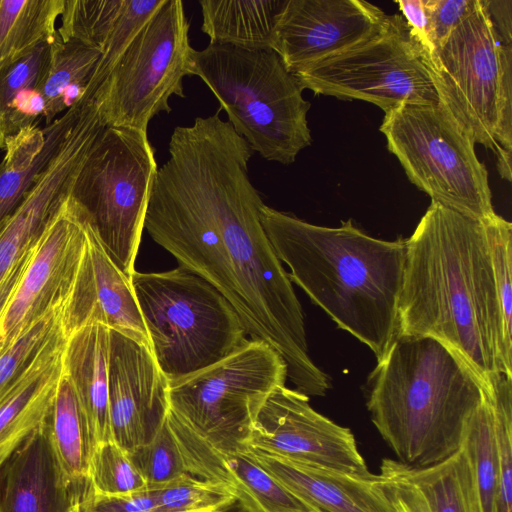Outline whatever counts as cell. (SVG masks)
<instances>
[{"instance_id": "obj_1", "label": "cell", "mask_w": 512, "mask_h": 512, "mask_svg": "<svg viewBox=\"0 0 512 512\" xmlns=\"http://www.w3.org/2000/svg\"><path fill=\"white\" fill-rule=\"evenodd\" d=\"M219 112L173 130L144 229L230 303L251 340L282 357L296 390L324 396L329 377L309 357L300 302L261 222L253 151Z\"/></svg>"}, {"instance_id": "obj_2", "label": "cell", "mask_w": 512, "mask_h": 512, "mask_svg": "<svg viewBox=\"0 0 512 512\" xmlns=\"http://www.w3.org/2000/svg\"><path fill=\"white\" fill-rule=\"evenodd\" d=\"M397 335L444 343L490 397L501 374L512 376L483 221L431 202L406 239Z\"/></svg>"}, {"instance_id": "obj_3", "label": "cell", "mask_w": 512, "mask_h": 512, "mask_svg": "<svg viewBox=\"0 0 512 512\" xmlns=\"http://www.w3.org/2000/svg\"><path fill=\"white\" fill-rule=\"evenodd\" d=\"M261 222L291 282L380 361L397 334L406 240L371 237L351 219L310 224L265 204Z\"/></svg>"}, {"instance_id": "obj_4", "label": "cell", "mask_w": 512, "mask_h": 512, "mask_svg": "<svg viewBox=\"0 0 512 512\" xmlns=\"http://www.w3.org/2000/svg\"><path fill=\"white\" fill-rule=\"evenodd\" d=\"M367 408L397 461L442 462L462 446L485 390L451 348L428 336L397 335L368 378Z\"/></svg>"}, {"instance_id": "obj_5", "label": "cell", "mask_w": 512, "mask_h": 512, "mask_svg": "<svg viewBox=\"0 0 512 512\" xmlns=\"http://www.w3.org/2000/svg\"><path fill=\"white\" fill-rule=\"evenodd\" d=\"M190 70L207 85L253 153L288 165L311 144V104L274 50L209 43L193 49Z\"/></svg>"}, {"instance_id": "obj_6", "label": "cell", "mask_w": 512, "mask_h": 512, "mask_svg": "<svg viewBox=\"0 0 512 512\" xmlns=\"http://www.w3.org/2000/svg\"><path fill=\"white\" fill-rule=\"evenodd\" d=\"M425 59L439 102L474 143L495 153L511 181L512 45L496 33L483 0Z\"/></svg>"}, {"instance_id": "obj_7", "label": "cell", "mask_w": 512, "mask_h": 512, "mask_svg": "<svg viewBox=\"0 0 512 512\" xmlns=\"http://www.w3.org/2000/svg\"><path fill=\"white\" fill-rule=\"evenodd\" d=\"M131 282L151 353L169 382L214 365L249 340L230 303L189 270L134 271Z\"/></svg>"}, {"instance_id": "obj_8", "label": "cell", "mask_w": 512, "mask_h": 512, "mask_svg": "<svg viewBox=\"0 0 512 512\" xmlns=\"http://www.w3.org/2000/svg\"><path fill=\"white\" fill-rule=\"evenodd\" d=\"M157 169L146 132L106 124L70 193L108 255L129 277L135 271Z\"/></svg>"}, {"instance_id": "obj_9", "label": "cell", "mask_w": 512, "mask_h": 512, "mask_svg": "<svg viewBox=\"0 0 512 512\" xmlns=\"http://www.w3.org/2000/svg\"><path fill=\"white\" fill-rule=\"evenodd\" d=\"M379 129L408 179L432 202L477 221L496 215L475 143L440 102L398 106L385 113Z\"/></svg>"}, {"instance_id": "obj_10", "label": "cell", "mask_w": 512, "mask_h": 512, "mask_svg": "<svg viewBox=\"0 0 512 512\" xmlns=\"http://www.w3.org/2000/svg\"><path fill=\"white\" fill-rule=\"evenodd\" d=\"M286 380L282 357L250 339L214 365L169 382V410L220 454L243 450L259 408Z\"/></svg>"}, {"instance_id": "obj_11", "label": "cell", "mask_w": 512, "mask_h": 512, "mask_svg": "<svg viewBox=\"0 0 512 512\" xmlns=\"http://www.w3.org/2000/svg\"><path fill=\"white\" fill-rule=\"evenodd\" d=\"M192 51L183 2L165 0L92 97L105 124L147 133L154 116L171 112L173 95L185 97Z\"/></svg>"}, {"instance_id": "obj_12", "label": "cell", "mask_w": 512, "mask_h": 512, "mask_svg": "<svg viewBox=\"0 0 512 512\" xmlns=\"http://www.w3.org/2000/svg\"><path fill=\"white\" fill-rule=\"evenodd\" d=\"M294 75L317 95L367 101L385 113L404 104L439 103L424 50L398 14L388 15L371 38Z\"/></svg>"}, {"instance_id": "obj_13", "label": "cell", "mask_w": 512, "mask_h": 512, "mask_svg": "<svg viewBox=\"0 0 512 512\" xmlns=\"http://www.w3.org/2000/svg\"><path fill=\"white\" fill-rule=\"evenodd\" d=\"M248 447L313 467L369 478L350 429L315 411L304 393L277 387L259 408Z\"/></svg>"}, {"instance_id": "obj_14", "label": "cell", "mask_w": 512, "mask_h": 512, "mask_svg": "<svg viewBox=\"0 0 512 512\" xmlns=\"http://www.w3.org/2000/svg\"><path fill=\"white\" fill-rule=\"evenodd\" d=\"M85 238L84 212L69 194L34 245L0 316V356L35 322L65 303Z\"/></svg>"}, {"instance_id": "obj_15", "label": "cell", "mask_w": 512, "mask_h": 512, "mask_svg": "<svg viewBox=\"0 0 512 512\" xmlns=\"http://www.w3.org/2000/svg\"><path fill=\"white\" fill-rule=\"evenodd\" d=\"M387 16L363 0H287L271 49L295 74L371 38Z\"/></svg>"}, {"instance_id": "obj_16", "label": "cell", "mask_w": 512, "mask_h": 512, "mask_svg": "<svg viewBox=\"0 0 512 512\" xmlns=\"http://www.w3.org/2000/svg\"><path fill=\"white\" fill-rule=\"evenodd\" d=\"M169 381L151 350L110 329L108 395L112 438L132 452L148 443L169 410Z\"/></svg>"}, {"instance_id": "obj_17", "label": "cell", "mask_w": 512, "mask_h": 512, "mask_svg": "<svg viewBox=\"0 0 512 512\" xmlns=\"http://www.w3.org/2000/svg\"><path fill=\"white\" fill-rule=\"evenodd\" d=\"M85 233L77 271L62 306L63 333L67 337L84 326L102 324L150 349L131 277L113 262L86 217Z\"/></svg>"}, {"instance_id": "obj_18", "label": "cell", "mask_w": 512, "mask_h": 512, "mask_svg": "<svg viewBox=\"0 0 512 512\" xmlns=\"http://www.w3.org/2000/svg\"><path fill=\"white\" fill-rule=\"evenodd\" d=\"M375 483L394 512H479L473 469L463 445L428 467L384 459Z\"/></svg>"}, {"instance_id": "obj_19", "label": "cell", "mask_w": 512, "mask_h": 512, "mask_svg": "<svg viewBox=\"0 0 512 512\" xmlns=\"http://www.w3.org/2000/svg\"><path fill=\"white\" fill-rule=\"evenodd\" d=\"M77 505L44 420L0 465V512H74Z\"/></svg>"}, {"instance_id": "obj_20", "label": "cell", "mask_w": 512, "mask_h": 512, "mask_svg": "<svg viewBox=\"0 0 512 512\" xmlns=\"http://www.w3.org/2000/svg\"><path fill=\"white\" fill-rule=\"evenodd\" d=\"M81 158L59 145L37 174L22 201L0 229V286L27 255L63 200L71 193Z\"/></svg>"}, {"instance_id": "obj_21", "label": "cell", "mask_w": 512, "mask_h": 512, "mask_svg": "<svg viewBox=\"0 0 512 512\" xmlns=\"http://www.w3.org/2000/svg\"><path fill=\"white\" fill-rule=\"evenodd\" d=\"M249 448L255 460L316 512H394L375 483Z\"/></svg>"}, {"instance_id": "obj_22", "label": "cell", "mask_w": 512, "mask_h": 512, "mask_svg": "<svg viewBox=\"0 0 512 512\" xmlns=\"http://www.w3.org/2000/svg\"><path fill=\"white\" fill-rule=\"evenodd\" d=\"M62 327L0 403V465L43 423L63 373Z\"/></svg>"}, {"instance_id": "obj_23", "label": "cell", "mask_w": 512, "mask_h": 512, "mask_svg": "<svg viewBox=\"0 0 512 512\" xmlns=\"http://www.w3.org/2000/svg\"><path fill=\"white\" fill-rule=\"evenodd\" d=\"M110 329L84 326L66 337L63 370L86 417L94 446L113 441L108 395Z\"/></svg>"}, {"instance_id": "obj_24", "label": "cell", "mask_w": 512, "mask_h": 512, "mask_svg": "<svg viewBox=\"0 0 512 512\" xmlns=\"http://www.w3.org/2000/svg\"><path fill=\"white\" fill-rule=\"evenodd\" d=\"M45 421L61 469L79 504L92 490L90 461L94 443L82 407L64 370Z\"/></svg>"}, {"instance_id": "obj_25", "label": "cell", "mask_w": 512, "mask_h": 512, "mask_svg": "<svg viewBox=\"0 0 512 512\" xmlns=\"http://www.w3.org/2000/svg\"><path fill=\"white\" fill-rule=\"evenodd\" d=\"M287 0H200L201 31L210 44L271 49Z\"/></svg>"}, {"instance_id": "obj_26", "label": "cell", "mask_w": 512, "mask_h": 512, "mask_svg": "<svg viewBox=\"0 0 512 512\" xmlns=\"http://www.w3.org/2000/svg\"><path fill=\"white\" fill-rule=\"evenodd\" d=\"M62 126L60 115L44 127L27 126L6 141L0 163V229L49 161Z\"/></svg>"}, {"instance_id": "obj_27", "label": "cell", "mask_w": 512, "mask_h": 512, "mask_svg": "<svg viewBox=\"0 0 512 512\" xmlns=\"http://www.w3.org/2000/svg\"><path fill=\"white\" fill-rule=\"evenodd\" d=\"M49 60L50 43H43L0 73L1 150L18 131L43 119L42 86Z\"/></svg>"}, {"instance_id": "obj_28", "label": "cell", "mask_w": 512, "mask_h": 512, "mask_svg": "<svg viewBox=\"0 0 512 512\" xmlns=\"http://www.w3.org/2000/svg\"><path fill=\"white\" fill-rule=\"evenodd\" d=\"M99 58L100 52L94 47L75 39L63 40L57 32L50 43L42 86L45 126L82 99Z\"/></svg>"}, {"instance_id": "obj_29", "label": "cell", "mask_w": 512, "mask_h": 512, "mask_svg": "<svg viewBox=\"0 0 512 512\" xmlns=\"http://www.w3.org/2000/svg\"><path fill=\"white\" fill-rule=\"evenodd\" d=\"M65 0H0V73L57 35Z\"/></svg>"}, {"instance_id": "obj_30", "label": "cell", "mask_w": 512, "mask_h": 512, "mask_svg": "<svg viewBox=\"0 0 512 512\" xmlns=\"http://www.w3.org/2000/svg\"><path fill=\"white\" fill-rule=\"evenodd\" d=\"M221 456L227 485L249 512H316L263 468L248 447Z\"/></svg>"}, {"instance_id": "obj_31", "label": "cell", "mask_w": 512, "mask_h": 512, "mask_svg": "<svg viewBox=\"0 0 512 512\" xmlns=\"http://www.w3.org/2000/svg\"><path fill=\"white\" fill-rule=\"evenodd\" d=\"M462 445L473 469L479 512H498L499 465L494 408L487 393L469 421Z\"/></svg>"}, {"instance_id": "obj_32", "label": "cell", "mask_w": 512, "mask_h": 512, "mask_svg": "<svg viewBox=\"0 0 512 512\" xmlns=\"http://www.w3.org/2000/svg\"><path fill=\"white\" fill-rule=\"evenodd\" d=\"M149 488L155 494L159 512H218L236 501L224 483L190 473Z\"/></svg>"}, {"instance_id": "obj_33", "label": "cell", "mask_w": 512, "mask_h": 512, "mask_svg": "<svg viewBox=\"0 0 512 512\" xmlns=\"http://www.w3.org/2000/svg\"><path fill=\"white\" fill-rule=\"evenodd\" d=\"M164 1L123 0L113 30L100 51V58L82 99H92L117 60Z\"/></svg>"}, {"instance_id": "obj_34", "label": "cell", "mask_w": 512, "mask_h": 512, "mask_svg": "<svg viewBox=\"0 0 512 512\" xmlns=\"http://www.w3.org/2000/svg\"><path fill=\"white\" fill-rule=\"evenodd\" d=\"M90 482L93 491L107 495L127 494L147 487L129 452L114 441L94 446Z\"/></svg>"}, {"instance_id": "obj_35", "label": "cell", "mask_w": 512, "mask_h": 512, "mask_svg": "<svg viewBox=\"0 0 512 512\" xmlns=\"http://www.w3.org/2000/svg\"><path fill=\"white\" fill-rule=\"evenodd\" d=\"M62 306L35 322L0 356V403L61 328Z\"/></svg>"}, {"instance_id": "obj_36", "label": "cell", "mask_w": 512, "mask_h": 512, "mask_svg": "<svg viewBox=\"0 0 512 512\" xmlns=\"http://www.w3.org/2000/svg\"><path fill=\"white\" fill-rule=\"evenodd\" d=\"M483 223L490 249L504 339L508 349L512 350V225L497 214Z\"/></svg>"}, {"instance_id": "obj_37", "label": "cell", "mask_w": 512, "mask_h": 512, "mask_svg": "<svg viewBox=\"0 0 512 512\" xmlns=\"http://www.w3.org/2000/svg\"><path fill=\"white\" fill-rule=\"evenodd\" d=\"M491 399L499 465L498 512H512V376H499Z\"/></svg>"}, {"instance_id": "obj_38", "label": "cell", "mask_w": 512, "mask_h": 512, "mask_svg": "<svg viewBox=\"0 0 512 512\" xmlns=\"http://www.w3.org/2000/svg\"><path fill=\"white\" fill-rule=\"evenodd\" d=\"M129 454L148 487L166 484L187 473L184 459L166 418L148 443Z\"/></svg>"}, {"instance_id": "obj_39", "label": "cell", "mask_w": 512, "mask_h": 512, "mask_svg": "<svg viewBox=\"0 0 512 512\" xmlns=\"http://www.w3.org/2000/svg\"><path fill=\"white\" fill-rule=\"evenodd\" d=\"M79 512H159L153 490H141L117 495L100 494L93 489L77 505Z\"/></svg>"}, {"instance_id": "obj_40", "label": "cell", "mask_w": 512, "mask_h": 512, "mask_svg": "<svg viewBox=\"0 0 512 512\" xmlns=\"http://www.w3.org/2000/svg\"><path fill=\"white\" fill-rule=\"evenodd\" d=\"M434 48H440L452 32L476 9L478 0H426Z\"/></svg>"}, {"instance_id": "obj_41", "label": "cell", "mask_w": 512, "mask_h": 512, "mask_svg": "<svg viewBox=\"0 0 512 512\" xmlns=\"http://www.w3.org/2000/svg\"><path fill=\"white\" fill-rule=\"evenodd\" d=\"M399 10L405 20L411 35L423 48L425 53L435 51L431 19L426 0H397Z\"/></svg>"}, {"instance_id": "obj_42", "label": "cell", "mask_w": 512, "mask_h": 512, "mask_svg": "<svg viewBox=\"0 0 512 512\" xmlns=\"http://www.w3.org/2000/svg\"><path fill=\"white\" fill-rule=\"evenodd\" d=\"M492 25L501 40L512 45V1L483 0Z\"/></svg>"}, {"instance_id": "obj_43", "label": "cell", "mask_w": 512, "mask_h": 512, "mask_svg": "<svg viewBox=\"0 0 512 512\" xmlns=\"http://www.w3.org/2000/svg\"><path fill=\"white\" fill-rule=\"evenodd\" d=\"M33 249V248H32ZM32 251V250H31ZM31 251L25 255L12 269L10 274L4 280V282L0 286V316L11 297L17 283L23 275V272L28 263Z\"/></svg>"}, {"instance_id": "obj_44", "label": "cell", "mask_w": 512, "mask_h": 512, "mask_svg": "<svg viewBox=\"0 0 512 512\" xmlns=\"http://www.w3.org/2000/svg\"><path fill=\"white\" fill-rule=\"evenodd\" d=\"M218 512H249L239 502L235 501Z\"/></svg>"}, {"instance_id": "obj_45", "label": "cell", "mask_w": 512, "mask_h": 512, "mask_svg": "<svg viewBox=\"0 0 512 512\" xmlns=\"http://www.w3.org/2000/svg\"><path fill=\"white\" fill-rule=\"evenodd\" d=\"M74 512H79V511L77 510V506H76V508H75Z\"/></svg>"}]
</instances>
